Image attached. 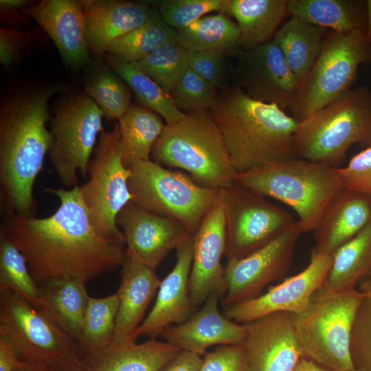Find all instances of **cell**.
Returning <instances> with one entry per match:
<instances>
[{
  "instance_id": "obj_1",
  "label": "cell",
  "mask_w": 371,
  "mask_h": 371,
  "mask_svg": "<svg viewBox=\"0 0 371 371\" xmlns=\"http://www.w3.org/2000/svg\"><path fill=\"white\" fill-rule=\"evenodd\" d=\"M45 190L60 201L52 215L36 218L4 211L3 216L2 227L23 255L37 284L59 277L87 282L121 267L125 245L96 231L79 186Z\"/></svg>"
},
{
  "instance_id": "obj_2",
  "label": "cell",
  "mask_w": 371,
  "mask_h": 371,
  "mask_svg": "<svg viewBox=\"0 0 371 371\" xmlns=\"http://www.w3.org/2000/svg\"><path fill=\"white\" fill-rule=\"evenodd\" d=\"M59 91L47 87L25 92L0 108V183L5 210L34 216L33 187L53 143L47 128L49 100Z\"/></svg>"
},
{
  "instance_id": "obj_3",
  "label": "cell",
  "mask_w": 371,
  "mask_h": 371,
  "mask_svg": "<svg viewBox=\"0 0 371 371\" xmlns=\"http://www.w3.org/2000/svg\"><path fill=\"white\" fill-rule=\"evenodd\" d=\"M209 111L238 172L298 158L294 139L299 122L278 106L254 100L230 85L218 92Z\"/></svg>"
},
{
  "instance_id": "obj_4",
  "label": "cell",
  "mask_w": 371,
  "mask_h": 371,
  "mask_svg": "<svg viewBox=\"0 0 371 371\" xmlns=\"http://www.w3.org/2000/svg\"><path fill=\"white\" fill-rule=\"evenodd\" d=\"M150 157L162 166L186 170L204 187L222 189L236 181L238 172L209 110L187 112L166 124Z\"/></svg>"
},
{
  "instance_id": "obj_5",
  "label": "cell",
  "mask_w": 371,
  "mask_h": 371,
  "mask_svg": "<svg viewBox=\"0 0 371 371\" xmlns=\"http://www.w3.org/2000/svg\"><path fill=\"white\" fill-rule=\"evenodd\" d=\"M236 182L293 208L302 232H314L329 201L344 188L338 168L300 158L238 172Z\"/></svg>"
},
{
  "instance_id": "obj_6",
  "label": "cell",
  "mask_w": 371,
  "mask_h": 371,
  "mask_svg": "<svg viewBox=\"0 0 371 371\" xmlns=\"http://www.w3.org/2000/svg\"><path fill=\"white\" fill-rule=\"evenodd\" d=\"M294 144L298 158L335 168L352 145L370 148L371 89H351L299 122Z\"/></svg>"
},
{
  "instance_id": "obj_7",
  "label": "cell",
  "mask_w": 371,
  "mask_h": 371,
  "mask_svg": "<svg viewBox=\"0 0 371 371\" xmlns=\"http://www.w3.org/2000/svg\"><path fill=\"white\" fill-rule=\"evenodd\" d=\"M365 298L355 289L332 291L322 286L306 308L293 314L304 356L333 371L355 369L350 353L352 328Z\"/></svg>"
},
{
  "instance_id": "obj_8",
  "label": "cell",
  "mask_w": 371,
  "mask_h": 371,
  "mask_svg": "<svg viewBox=\"0 0 371 371\" xmlns=\"http://www.w3.org/2000/svg\"><path fill=\"white\" fill-rule=\"evenodd\" d=\"M130 168L128 186L132 201L179 221L192 236L221 196L222 189L202 186L189 175L167 169L151 159L137 161Z\"/></svg>"
},
{
  "instance_id": "obj_9",
  "label": "cell",
  "mask_w": 371,
  "mask_h": 371,
  "mask_svg": "<svg viewBox=\"0 0 371 371\" xmlns=\"http://www.w3.org/2000/svg\"><path fill=\"white\" fill-rule=\"evenodd\" d=\"M371 63V43L363 30L348 33L328 31L314 65L299 83L289 109L300 122L350 89L359 67Z\"/></svg>"
},
{
  "instance_id": "obj_10",
  "label": "cell",
  "mask_w": 371,
  "mask_h": 371,
  "mask_svg": "<svg viewBox=\"0 0 371 371\" xmlns=\"http://www.w3.org/2000/svg\"><path fill=\"white\" fill-rule=\"evenodd\" d=\"M131 175L122 161L120 131L115 124L102 131L88 166L89 180L79 186L82 201L96 231L103 237L125 245L116 218L133 196L128 181Z\"/></svg>"
},
{
  "instance_id": "obj_11",
  "label": "cell",
  "mask_w": 371,
  "mask_h": 371,
  "mask_svg": "<svg viewBox=\"0 0 371 371\" xmlns=\"http://www.w3.org/2000/svg\"><path fill=\"white\" fill-rule=\"evenodd\" d=\"M103 113L87 95L60 99L50 119L53 143L49 152L52 165L61 183L77 186V174L88 176V166L97 136L104 131Z\"/></svg>"
},
{
  "instance_id": "obj_12",
  "label": "cell",
  "mask_w": 371,
  "mask_h": 371,
  "mask_svg": "<svg viewBox=\"0 0 371 371\" xmlns=\"http://www.w3.org/2000/svg\"><path fill=\"white\" fill-rule=\"evenodd\" d=\"M0 337L28 363L58 367L80 359L78 345L39 309L0 292Z\"/></svg>"
},
{
  "instance_id": "obj_13",
  "label": "cell",
  "mask_w": 371,
  "mask_h": 371,
  "mask_svg": "<svg viewBox=\"0 0 371 371\" xmlns=\"http://www.w3.org/2000/svg\"><path fill=\"white\" fill-rule=\"evenodd\" d=\"M227 259L245 258L273 241L295 222L283 208L236 181L222 188Z\"/></svg>"
},
{
  "instance_id": "obj_14",
  "label": "cell",
  "mask_w": 371,
  "mask_h": 371,
  "mask_svg": "<svg viewBox=\"0 0 371 371\" xmlns=\"http://www.w3.org/2000/svg\"><path fill=\"white\" fill-rule=\"evenodd\" d=\"M302 233L295 222L253 254L240 259H227L224 267L227 289L221 300L223 308L258 297L267 285L286 276Z\"/></svg>"
},
{
  "instance_id": "obj_15",
  "label": "cell",
  "mask_w": 371,
  "mask_h": 371,
  "mask_svg": "<svg viewBox=\"0 0 371 371\" xmlns=\"http://www.w3.org/2000/svg\"><path fill=\"white\" fill-rule=\"evenodd\" d=\"M232 67L234 86L251 98L285 111L293 104L298 82L273 40L242 51Z\"/></svg>"
},
{
  "instance_id": "obj_16",
  "label": "cell",
  "mask_w": 371,
  "mask_h": 371,
  "mask_svg": "<svg viewBox=\"0 0 371 371\" xmlns=\"http://www.w3.org/2000/svg\"><path fill=\"white\" fill-rule=\"evenodd\" d=\"M333 263V255L311 251L306 268L254 299L223 308V315L237 323L251 322L278 312L300 313L324 284Z\"/></svg>"
},
{
  "instance_id": "obj_17",
  "label": "cell",
  "mask_w": 371,
  "mask_h": 371,
  "mask_svg": "<svg viewBox=\"0 0 371 371\" xmlns=\"http://www.w3.org/2000/svg\"><path fill=\"white\" fill-rule=\"evenodd\" d=\"M116 223L123 230L126 253L155 270L171 250L192 236L179 221L132 201L120 212Z\"/></svg>"
},
{
  "instance_id": "obj_18",
  "label": "cell",
  "mask_w": 371,
  "mask_h": 371,
  "mask_svg": "<svg viewBox=\"0 0 371 371\" xmlns=\"http://www.w3.org/2000/svg\"><path fill=\"white\" fill-rule=\"evenodd\" d=\"M243 324L249 371H293L305 357L293 313H274Z\"/></svg>"
},
{
  "instance_id": "obj_19",
  "label": "cell",
  "mask_w": 371,
  "mask_h": 371,
  "mask_svg": "<svg viewBox=\"0 0 371 371\" xmlns=\"http://www.w3.org/2000/svg\"><path fill=\"white\" fill-rule=\"evenodd\" d=\"M225 247V220L221 196L194 236L189 290L196 308L203 304L211 293H217L221 300L226 292L221 265Z\"/></svg>"
},
{
  "instance_id": "obj_20",
  "label": "cell",
  "mask_w": 371,
  "mask_h": 371,
  "mask_svg": "<svg viewBox=\"0 0 371 371\" xmlns=\"http://www.w3.org/2000/svg\"><path fill=\"white\" fill-rule=\"evenodd\" d=\"M22 12L48 34L65 64L78 68L89 61L83 1L43 0Z\"/></svg>"
},
{
  "instance_id": "obj_21",
  "label": "cell",
  "mask_w": 371,
  "mask_h": 371,
  "mask_svg": "<svg viewBox=\"0 0 371 371\" xmlns=\"http://www.w3.org/2000/svg\"><path fill=\"white\" fill-rule=\"evenodd\" d=\"M193 247L194 236L176 249V264L161 280L155 302L139 328L138 336L157 338L168 326L184 322L197 310L189 290Z\"/></svg>"
},
{
  "instance_id": "obj_22",
  "label": "cell",
  "mask_w": 371,
  "mask_h": 371,
  "mask_svg": "<svg viewBox=\"0 0 371 371\" xmlns=\"http://www.w3.org/2000/svg\"><path fill=\"white\" fill-rule=\"evenodd\" d=\"M219 295L211 293L200 309L179 324L168 326L161 334L166 341L183 351L203 356L213 346L242 344L245 337L243 324L237 323L219 311Z\"/></svg>"
},
{
  "instance_id": "obj_23",
  "label": "cell",
  "mask_w": 371,
  "mask_h": 371,
  "mask_svg": "<svg viewBox=\"0 0 371 371\" xmlns=\"http://www.w3.org/2000/svg\"><path fill=\"white\" fill-rule=\"evenodd\" d=\"M83 10L89 50L98 56L159 14L150 1H83Z\"/></svg>"
},
{
  "instance_id": "obj_24",
  "label": "cell",
  "mask_w": 371,
  "mask_h": 371,
  "mask_svg": "<svg viewBox=\"0 0 371 371\" xmlns=\"http://www.w3.org/2000/svg\"><path fill=\"white\" fill-rule=\"evenodd\" d=\"M116 292L118 309L112 344L136 342L145 312L158 291L161 280L156 270L126 253Z\"/></svg>"
},
{
  "instance_id": "obj_25",
  "label": "cell",
  "mask_w": 371,
  "mask_h": 371,
  "mask_svg": "<svg viewBox=\"0 0 371 371\" xmlns=\"http://www.w3.org/2000/svg\"><path fill=\"white\" fill-rule=\"evenodd\" d=\"M371 222V197L343 188L329 201L314 230V251L333 255Z\"/></svg>"
},
{
  "instance_id": "obj_26",
  "label": "cell",
  "mask_w": 371,
  "mask_h": 371,
  "mask_svg": "<svg viewBox=\"0 0 371 371\" xmlns=\"http://www.w3.org/2000/svg\"><path fill=\"white\" fill-rule=\"evenodd\" d=\"M181 351L166 341L150 338L142 344H111L82 355L80 361L89 371H160Z\"/></svg>"
},
{
  "instance_id": "obj_27",
  "label": "cell",
  "mask_w": 371,
  "mask_h": 371,
  "mask_svg": "<svg viewBox=\"0 0 371 371\" xmlns=\"http://www.w3.org/2000/svg\"><path fill=\"white\" fill-rule=\"evenodd\" d=\"M86 282L59 277L39 284L38 309L45 314L78 345L80 341L90 296Z\"/></svg>"
},
{
  "instance_id": "obj_28",
  "label": "cell",
  "mask_w": 371,
  "mask_h": 371,
  "mask_svg": "<svg viewBox=\"0 0 371 371\" xmlns=\"http://www.w3.org/2000/svg\"><path fill=\"white\" fill-rule=\"evenodd\" d=\"M288 0H227L226 14L236 21L242 51L272 40L288 14Z\"/></svg>"
},
{
  "instance_id": "obj_29",
  "label": "cell",
  "mask_w": 371,
  "mask_h": 371,
  "mask_svg": "<svg viewBox=\"0 0 371 371\" xmlns=\"http://www.w3.org/2000/svg\"><path fill=\"white\" fill-rule=\"evenodd\" d=\"M328 30L291 16L274 34L272 40L281 50L298 84L317 60Z\"/></svg>"
},
{
  "instance_id": "obj_30",
  "label": "cell",
  "mask_w": 371,
  "mask_h": 371,
  "mask_svg": "<svg viewBox=\"0 0 371 371\" xmlns=\"http://www.w3.org/2000/svg\"><path fill=\"white\" fill-rule=\"evenodd\" d=\"M291 16L338 33L366 32V2L353 0H288Z\"/></svg>"
},
{
  "instance_id": "obj_31",
  "label": "cell",
  "mask_w": 371,
  "mask_h": 371,
  "mask_svg": "<svg viewBox=\"0 0 371 371\" xmlns=\"http://www.w3.org/2000/svg\"><path fill=\"white\" fill-rule=\"evenodd\" d=\"M161 118L148 108L133 104L118 120L121 153L126 168L150 159L153 147L166 125Z\"/></svg>"
},
{
  "instance_id": "obj_32",
  "label": "cell",
  "mask_w": 371,
  "mask_h": 371,
  "mask_svg": "<svg viewBox=\"0 0 371 371\" xmlns=\"http://www.w3.org/2000/svg\"><path fill=\"white\" fill-rule=\"evenodd\" d=\"M177 32L178 42L190 52L214 51L229 56L242 52L238 27L222 12L205 15Z\"/></svg>"
},
{
  "instance_id": "obj_33",
  "label": "cell",
  "mask_w": 371,
  "mask_h": 371,
  "mask_svg": "<svg viewBox=\"0 0 371 371\" xmlns=\"http://www.w3.org/2000/svg\"><path fill=\"white\" fill-rule=\"evenodd\" d=\"M371 276V222L333 254V263L323 287L348 291L362 278Z\"/></svg>"
},
{
  "instance_id": "obj_34",
  "label": "cell",
  "mask_w": 371,
  "mask_h": 371,
  "mask_svg": "<svg viewBox=\"0 0 371 371\" xmlns=\"http://www.w3.org/2000/svg\"><path fill=\"white\" fill-rule=\"evenodd\" d=\"M177 39L176 30L166 24L159 14L142 26L113 41L106 52L111 67L139 62L163 44Z\"/></svg>"
},
{
  "instance_id": "obj_35",
  "label": "cell",
  "mask_w": 371,
  "mask_h": 371,
  "mask_svg": "<svg viewBox=\"0 0 371 371\" xmlns=\"http://www.w3.org/2000/svg\"><path fill=\"white\" fill-rule=\"evenodd\" d=\"M0 292L16 295L38 308V286L22 253L1 226L0 230Z\"/></svg>"
},
{
  "instance_id": "obj_36",
  "label": "cell",
  "mask_w": 371,
  "mask_h": 371,
  "mask_svg": "<svg viewBox=\"0 0 371 371\" xmlns=\"http://www.w3.org/2000/svg\"><path fill=\"white\" fill-rule=\"evenodd\" d=\"M118 303L116 293L100 298L90 296L78 344L80 356L112 344Z\"/></svg>"
},
{
  "instance_id": "obj_37",
  "label": "cell",
  "mask_w": 371,
  "mask_h": 371,
  "mask_svg": "<svg viewBox=\"0 0 371 371\" xmlns=\"http://www.w3.org/2000/svg\"><path fill=\"white\" fill-rule=\"evenodd\" d=\"M126 85L113 69L95 67L86 80V95L96 103L106 120H118L131 106V95Z\"/></svg>"
},
{
  "instance_id": "obj_38",
  "label": "cell",
  "mask_w": 371,
  "mask_h": 371,
  "mask_svg": "<svg viewBox=\"0 0 371 371\" xmlns=\"http://www.w3.org/2000/svg\"><path fill=\"white\" fill-rule=\"evenodd\" d=\"M190 55L191 52L177 39L163 44L134 63L169 95L190 67Z\"/></svg>"
},
{
  "instance_id": "obj_39",
  "label": "cell",
  "mask_w": 371,
  "mask_h": 371,
  "mask_svg": "<svg viewBox=\"0 0 371 371\" xmlns=\"http://www.w3.org/2000/svg\"><path fill=\"white\" fill-rule=\"evenodd\" d=\"M112 69L134 92L148 109L159 114L166 124L181 120L185 115L174 105L169 95L152 78L143 73L135 63L117 65Z\"/></svg>"
},
{
  "instance_id": "obj_40",
  "label": "cell",
  "mask_w": 371,
  "mask_h": 371,
  "mask_svg": "<svg viewBox=\"0 0 371 371\" xmlns=\"http://www.w3.org/2000/svg\"><path fill=\"white\" fill-rule=\"evenodd\" d=\"M162 21L176 30L187 27L206 14H226L227 0H159L150 1Z\"/></svg>"
},
{
  "instance_id": "obj_41",
  "label": "cell",
  "mask_w": 371,
  "mask_h": 371,
  "mask_svg": "<svg viewBox=\"0 0 371 371\" xmlns=\"http://www.w3.org/2000/svg\"><path fill=\"white\" fill-rule=\"evenodd\" d=\"M217 89L189 67L170 93L174 105L183 113L210 110Z\"/></svg>"
},
{
  "instance_id": "obj_42",
  "label": "cell",
  "mask_w": 371,
  "mask_h": 371,
  "mask_svg": "<svg viewBox=\"0 0 371 371\" xmlns=\"http://www.w3.org/2000/svg\"><path fill=\"white\" fill-rule=\"evenodd\" d=\"M227 54L214 51L191 52L190 67L217 90L227 89L232 79Z\"/></svg>"
},
{
  "instance_id": "obj_43",
  "label": "cell",
  "mask_w": 371,
  "mask_h": 371,
  "mask_svg": "<svg viewBox=\"0 0 371 371\" xmlns=\"http://www.w3.org/2000/svg\"><path fill=\"white\" fill-rule=\"evenodd\" d=\"M200 371H249L243 344L223 345L202 358Z\"/></svg>"
},
{
  "instance_id": "obj_44",
  "label": "cell",
  "mask_w": 371,
  "mask_h": 371,
  "mask_svg": "<svg viewBox=\"0 0 371 371\" xmlns=\"http://www.w3.org/2000/svg\"><path fill=\"white\" fill-rule=\"evenodd\" d=\"M350 353L355 359L363 358L371 371V299L362 301L353 323L350 338Z\"/></svg>"
},
{
  "instance_id": "obj_45",
  "label": "cell",
  "mask_w": 371,
  "mask_h": 371,
  "mask_svg": "<svg viewBox=\"0 0 371 371\" xmlns=\"http://www.w3.org/2000/svg\"><path fill=\"white\" fill-rule=\"evenodd\" d=\"M344 188L371 197V147L353 156L346 166L338 168Z\"/></svg>"
},
{
  "instance_id": "obj_46",
  "label": "cell",
  "mask_w": 371,
  "mask_h": 371,
  "mask_svg": "<svg viewBox=\"0 0 371 371\" xmlns=\"http://www.w3.org/2000/svg\"><path fill=\"white\" fill-rule=\"evenodd\" d=\"M25 34L8 28L0 30V61L5 68L16 63Z\"/></svg>"
},
{
  "instance_id": "obj_47",
  "label": "cell",
  "mask_w": 371,
  "mask_h": 371,
  "mask_svg": "<svg viewBox=\"0 0 371 371\" xmlns=\"http://www.w3.org/2000/svg\"><path fill=\"white\" fill-rule=\"evenodd\" d=\"M201 356L181 350L174 359L166 364L160 371H200Z\"/></svg>"
},
{
  "instance_id": "obj_48",
  "label": "cell",
  "mask_w": 371,
  "mask_h": 371,
  "mask_svg": "<svg viewBox=\"0 0 371 371\" xmlns=\"http://www.w3.org/2000/svg\"><path fill=\"white\" fill-rule=\"evenodd\" d=\"M25 362L14 346L0 337V371H21Z\"/></svg>"
},
{
  "instance_id": "obj_49",
  "label": "cell",
  "mask_w": 371,
  "mask_h": 371,
  "mask_svg": "<svg viewBox=\"0 0 371 371\" xmlns=\"http://www.w3.org/2000/svg\"><path fill=\"white\" fill-rule=\"evenodd\" d=\"M293 371H333L311 359L304 357L300 359Z\"/></svg>"
},
{
  "instance_id": "obj_50",
  "label": "cell",
  "mask_w": 371,
  "mask_h": 371,
  "mask_svg": "<svg viewBox=\"0 0 371 371\" xmlns=\"http://www.w3.org/2000/svg\"><path fill=\"white\" fill-rule=\"evenodd\" d=\"M29 1L26 0H1L0 7L3 10H13L16 8H23L26 7Z\"/></svg>"
},
{
  "instance_id": "obj_51",
  "label": "cell",
  "mask_w": 371,
  "mask_h": 371,
  "mask_svg": "<svg viewBox=\"0 0 371 371\" xmlns=\"http://www.w3.org/2000/svg\"><path fill=\"white\" fill-rule=\"evenodd\" d=\"M56 371H89L81 362L80 359L56 368Z\"/></svg>"
},
{
  "instance_id": "obj_52",
  "label": "cell",
  "mask_w": 371,
  "mask_h": 371,
  "mask_svg": "<svg viewBox=\"0 0 371 371\" xmlns=\"http://www.w3.org/2000/svg\"><path fill=\"white\" fill-rule=\"evenodd\" d=\"M21 371H56V369L46 364L25 362Z\"/></svg>"
},
{
  "instance_id": "obj_53",
  "label": "cell",
  "mask_w": 371,
  "mask_h": 371,
  "mask_svg": "<svg viewBox=\"0 0 371 371\" xmlns=\"http://www.w3.org/2000/svg\"><path fill=\"white\" fill-rule=\"evenodd\" d=\"M367 23L366 35L367 39L371 43V0L366 1Z\"/></svg>"
},
{
  "instance_id": "obj_54",
  "label": "cell",
  "mask_w": 371,
  "mask_h": 371,
  "mask_svg": "<svg viewBox=\"0 0 371 371\" xmlns=\"http://www.w3.org/2000/svg\"><path fill=\"white\" fill-rule=\"evenodd\" d=\"M361 292L365 295V297L371 299V276L369 280L364 284Z\"/></svg>"
},
{
  "instance_id": "obj_55",
  "label": "cell",
  "mask_w": 371,
  "mask_h": 371,
  "mask_svg": "<svg viewBox=\"0 0 371 371\" xmlns=\"http://www.w3.org/2000/svg\"><path fill=\"white\" fill-rule=\"evenodd\" d=\"M350 371H367V370H363V369H358V368H355Z\"/></svg>"
}]
</instances>
